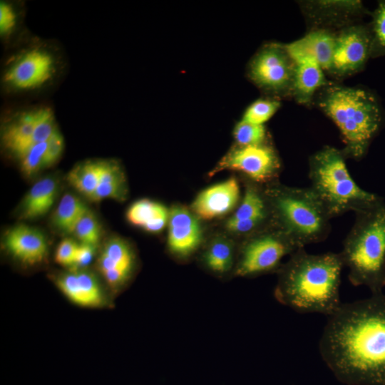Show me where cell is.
<instances>
[{
	"label": "cell",
	"instance_id": "6da1fadb",
	"mask_svg": "<svg viewBox=\"0 0 385 385\" xmlns=\"http://www.w3.org/2000/svg\"><path fill=\"white\" fill-rule=\"evenodd\" d=\"M320 355L346 385H385V295L342 303L324 328Z\"/></svg>",
	"mask_w": 385,
	"mask_h": 385
},
{
	"label": "cell",
	"instance_id": "7a4b0ae2",
	"mask_svg": "<svg viewBox=\"0 0 385 385\" xmlns=\"http://www.w3.org/2000/svg\"><path fill=\"white\" fill-rule=\"evenodd\" d=\"M343 267L339 253L313 255L300 248L279 268L275 297L298 312L329 317L342 304L339 287Z\"/></svg>",
	"mask_w": 385,
	"mask_h": 385
},
{
	"label": "cell",
	"instance_id": "3957f363",
	"mask_svg": "<svg viewBox=\"0 0 385 385\" xmlns=\"http://www.w3.org/2000/svg\"><path fill=\"white\" fill-rule=\"evenodd\" d=\"M317 104L340 131L346 158L362 159L383 124V113L369 91L339 85L322 88Z\"/></svg>",
	"mask_w": 385,
	"mask_h": 385
},
{
	"label": "cell",
	"instance_id": "277c9868",
	"mask_svg": "<svg viewBox=\"0 0 385 385\" xmlns=\"http://www.w3.org/2000/svg\"><path fill=\"white\" fill-rule=\"evenodd\" d=\"M11 47L1 74L5 94L35 96L58 83L65 71L66 59L56 43L25 35Z\"/></svg>",
	"mask_w": 385,
	"mask_h": 385
},
{
	"label": "cell",
	"instance_id": "5b68a950",
	"mask_svg": "<svg viewBox=\"0 0 385 385\" xmlns=\"http://www.w3.org/2000/svg\"><path fill=\"white\" fill-rule=\"evenodd\" d=\"M355 214L339 254L351 284L381 294L385 287V203L382 200Z\"/></svg>",
	"mask_w": 385,
	"mask_h": 385
},
{
	"label": "cell",
	"instance_id": "8992f818",
	"mask_svg": "<svg viewBox=\"0 0 385 385\" xmlns=\"http://www.w3.org/2000/svg\"><path fill=\"white\" fill-rule=\"evenodd\" d=\"M342 150L324 146L309 159V187L331 218L374 206L382 198L361 188L350 175Z\"/></svg>",
	"mask_w": 385,
	"mask_h": 385
},
{
	"label": "cell",
	"instance_id": "52a82bcc",
	"mask_svg": "<svg viewBox=\"0 0 385 385\" xmlns=\"http://www.w3.org/2000/svg\"><path fill=\"white\" fill-rule=\"evenodd\" d=\"M267 192L272 225L299 248L328 236L331 217L310 188L277 185Z\"/></svg>",
	"mask_w": 385,
	"mask_h": 385
},
{
	"label": "cell",
	"instance_id": "ba28073f",
	"mask_svg": "<svg viewBox=\"0 0 385 385\" xmlns=\"http://www.w3.org/2000/svg\"><path fill=\"white\" fill-rule=\"evenodd\" d=\"M299 249L291 239L274 226L272 230L257 234L246 242L236 273L240 276H254L279 270L282 260Z\"/></svg>",
	"mask_w": 385,
	"mask_h": 385
},
{
	"label": "cell",
	"instance_id": "9c48e42d",
	"mask_svg": "<svg viewBox=\"0 0 385 385\" xmlns=\"http://www.w3.org/2000/svg\"><path fill=\"white\" fill-rule=\"evenodd\" d=\"M295 66L285 45L270 43L254 56L249 76L260 88L286 96L292 93Z\"/></svg>",
	"mask_w": 385,
	"mask_h": 385
},
{
	"label": "cell",
	"instance_id": "30bf717a",
	"mask_svg": "<svg viewBox=\"0 0 385 385\" xmlns=\"http://www.w3.org/2000/svg\"><path fill=\"white\" fill-rule=\"evenodd\" d=\"M371 58L369 26L351 24L336 34V42L329 73L346 77L362 70Z\"/></svg>",
	"mask_w": 385,
	"mask_h": 385
},
{
	"label": "cell",
	"instance_id": "8fae6325",
	"mask_svg": "<svg viewBox=\"0 0 385 385\" xmlns=\"http://www.w3.org/2000/svg\"><path fill=\"white\" fill-rule=\"evenodd\" d=\"M279 168L280 162L276 152L264 143L255 145H238L222 159L215 170H237L255 183H265L271 180Z\"/></svg>",
	"mask_w": 385,
	"mask_h": 385
},
{
	"label": "cell",
	"instance_id": "7c38bea8",
	"mask_svg": "<svg viewBox=\"0 0 385 385\" xmlns=\"http://www.w3.org/2000/svg\"><path fill=\"white\" fill-rule=\"evenodd\" d=\"M285 47L295 66L292 96L299 103H309L317 91L328 85L325 71L298 40Z\"/></svg>",
	"mask_w": 385,
	"mask_h": 385
},
{
	"label": "cell",
	"instance_id": "4fadbf2b",
	"mask_svg": "<svg viewBox=\"0 0 385 385\" xmlns=\"http://www.w3.org/2000/svg\"><path fill=\"white\" fill-rule=\"evenodd\" d=\"M42 105L11 111L4 120L1 142L4 148L21 159L33 147L32 137Z\"/></svg>",
	"mask_w": 385,
	"mask_h": 385
},
{
	"label": "cell",
	"instance_id": "5bb4252c",
	"mask_svg": "<svg viewBox=\"0 0 385 385\" xmlns=\"http://www.w3.org/2000/svg\"><path fill=\"white\" fill-rule=\"evenodd\" d=\"M202 241V230L197 217L188 209L175 206L169 211L168 245L176 256L187 257Z\"/></svg>",
	"mask_w": 385,
	"mask_h": 385
},
{
	"label": "cell",
	"instance_id": "9a60e30c",
	"mask_svg": "<svg viewBox=\"0 0 385 385\" xmlns=\"http://www.w3.org/2000/svg\"><path fill=\"white\" fill-rule=\"evenodd\" d=\"M302 10L316 29L350 26L352 20L366 14L361 1H311L302 2Z\"/></svg>",
	"mask_w": 385,
	"mask_h": 385
},
{
	"label": "cell",
	"instance_id": "2e32d148",
	"mask_svg": "<svg viewBox=\"0 0 385 385\" xmlns=\"http://www.w3.org/2000/svg\"><path fill=\"white\" fill-rule=\"evenodd\" d=\"M240 198V186L230 178L202 190L192 204L193 212L203 220H212L229 212Z\"/></svg>",
	"mask_w": 385,
	"mask_h": 385
},
{
	"label": "cell",
	"instance_id": "e0dca14e",
	"mask_svg": "<svg viewBox=\"0 0 385 385\" xmlns=\"http://www.w3.org/2000/svg\"><path fill=\"white\" fill-rule=\"evenodd\" d=\"M271 211L267 196L257 188L248 186L243 199L227 227L239 234H249L258 230L268 220Z\"/></svg>",
	"mask_w": 385,
	"mask_h": 385
},
{
	"label": "cell",
	"instance_id": "ac0fdd59",
	"mask_svg": "<svg viewBox=\"0 0 385 385\" xmlns=\"http://www.w3.org/2000/svg\"><path fill=\"white\" fill-rule=\"evenodd\" d=\"M4 245L14 258L30 265L41 262L48 252L44 235L25 225L10 229L5 236Z\"/></svg>",
	"mask_w": 385,
	"mask_h": 385
},
{
	"label": "cell",
	"instance_id": "d6986e66",
	"mask_svg": "<svg viewBox=\"0 0 385 385\" xmlns=\"http://www.w3.org/2000/svg\"><path fill=\"white\" fill-rule=\"evenodd\" d=\"M57 182L46 177L36 182L26 195L21 205V217L34 219L44 215L51 208L57 192Z\"/></svg>",
	"mask_w": 385,
	"mask_h": 385
},
{
	"label": "cell",
	"instance_id": "ffe728a7",
	"mask_svg": "<svg viewBox=\"0 0 385 385\" xmlns=\"http://www.w3.org/2000/svg\"><path fill=\"white\" fill-rule=\"evenodd\" d=\"M127 217L133 225L141 227L148 232H159L168 221L169 211L158 202L142 199L129 207Z\"/></svg>",
	"mask_w": 385,
	"mask_h": 385
},
{
	"label": "cell",
	"instance_id": "44dd1931",
	"mask_svg": "<svg viewBox=\"0 0 385 385\" xmlns=\"http://www.w3.org/2000/svg\"><path fill=\"white\" fill-rule=\"evenodd\" d=\"M301 45L329 73L332 63L336 34L326 29H314L298 39Z\"/></svg>",
	"mask_w": 385,
	"mask_h": 385
},
{
	"label": "cell",
	"instance_id": "7402d4cb",
	"mask_svg": "<svg viewBox=\"0 0 385 385\" xmlns=\"http://www.w3.org/2000/svg\"><path fill=\"white\" fill-rule=\"evenodd\" d=\"M24 9L20 2L1 1L0 36L2 41L12 46L24 35L20 34Z\"/></svg>",
	"mask_w": 385,
	"mask_h": 385
},
{
	"label": "cell",
	"instance_id": "603a6c76",
	"mask_svg": "<svg viewBox=\"0 0 385 385\" xmlns=\"http://www.w3.org/2000/svg\"><path fill=\"white\" fill-rule=\"evenodd\" d=\"M88 210L79 198L71 194H66L55 211L54 225L61 232L73 233L77 223Z\"/></svg>",
	"mask_w": 385,
	"mask_h": 385
},
{
	"label": "cell",
	"instance_id": "cb8c5ba5",
	"mask_svg": "<svg viewBox=\"0 0 385 385\" xmlns=\"http://www.w3.org/2000/svg\"><path fill=\"white\" fill-rule=\"evenodd\" d=\"M102 161H86L77 165L68 174L69 183L88 199L100 180Z\"/></svg>",
	"mask_w": 385,
	"mask_h": 385
},
{
	"label": "cell",
	"instance_id": "d4e9b609",
	"mask_svg": "<svg viewBox=\"0 0 385 385\" xmlns=\"http://www.w3.org/2000/svg\"><path fill=\"white\" fill-rule=\"evenodd\" d=\"M233 260L232 246L224 240H218L212 242L205 255L207 266L217 273L228 272L232 265Z\"/></svg>",
	"mask_w": 385,
	"mask_h": 385
},
{
	"label": "cell",
	"instance_id": "484cf974",
	"mask_svg": "<svg viewBox=\"0 0 385 385\" xmlns=\"http://www.w3.org/2000/svg\"><path fill=\"white\" fill-rule=\"evenodd\" d=\"M372 20L369 25L371 36V58L385 56V1H379L371 14Z\"/></svg>",
	"mask_w": 385,
	"mask_h": 385
},
{
	"label": "cell",
	"instance_id": "4316f807",
	"mask_svg": "<svg viewBox=\"0 0 385 385\" xmlns=\"http://www.w3.org/2000/svg\"><path fill=\"white\" fill-rule=\"evenodd\" d=\"M280 102L277 99L256 100L243 113L242 120L255 125H264L277 111Z\"/></svg>",
	"mask_w": 385,
	"mask_h": 385
},
{
	"label": "cell",
	"instance_id": "83f0119b",
	"mask_svg": "<svg viewBox=\"0 0 385 385\" xmlns=\"http://www.w3.org/2000/svg\"><path fill=\"white\" fill-rule=\"evenodd\" d=\"M83 299V307H94L103 301L102 291L96 277L90 272H76Z\"/></svg>",
	"mask_w": 385,
	"mask_h": 385
},
{
	"label": "cell",
	"instance_id": "f1b7e54d",
	"mask_svg": "<svg viewBox=\"0 0 385 385\" xmlns=\"http://www.w3.org/2000/svg\"><path fill=\"white\" fill-rule=\"evenodd\" d=\"M234 138L239 146L260 145L265 143V125H255L243 120L238 122L233 130Z\"/></svg>",
	"mask_w": 385,
	"mask_h": 385
},
{
	"label": "cell",
	"instance_id": "f546056e",
	"mask_svg": "<svg viewBox=\"0 0 385 385\" xmlns=\"http://www.w3.org/2000/svg\"><path fill=\"white\" fill-rule=\"evenodd\" d=\"M73 233L82 244L96 247L101 236L100 225L88 210L77 223Z\"/></svg>",
	"mask_w": 385,
	"mask_h": 385
},
{
	"label": "cell",
	"instance_id": "4dcf8cb0",
	"mask_svg": "<svg viewBox=\"0 0 385 385\" xmlns=\"http://www.w3.org/2000/svg\"><path fill=\"white\" fill-rule=\"evenodd\" d=\"M48 140L30 148L20 159L21 169L26 176H31L43 168Z\"/></svg>",
	"mask_w": 385,
	"mask_h": 385
},
{
	"label": "cell",
	"instance_id": "1f68e13d",
	"mask_svg": "<svg viewBox=\"0 0 385 385\" xmlns=\"http://www.w3.org/2000/svg\"><path fill=\"white\" fill-rule=\"evenodd\" d=\"M103 254L117 264L132 268L133 257L127 243L120 238H113L105 245Z\"/></svg>",
	"mask_w": 385,
	"mask_h": 385
},
{
	"label": "cell",
	"instance_id": "d6a6232c",
	"mask_svg": "<svg viewBox=\"0 0 385 385\" xmlns=\"http://www.w3.org/2000/svg\"><path fill=\"white\" fill-rule=\"evenodd\" d=\"M59 289L73 302L83 306V300L79 289L76 272H71L60 276L56 281Z\"/></svg>",
	"mask_w": 385,
	"mask_h": 385
},
{
	"label": "cell",
	"instance_id": "836d02e7",
	"mask_svg": "<svg viewBox=\"0 0 385 385\" xmlns=\"http://www.w3.org/2000/svg\"><path fill=\"white\" fill-rule=\"evenodd\" d=\"M123 181L100 183L89 198L92 201H100L104 198H123L125 190Z\"/></svg>",
	"mask_w": 385,
	"mask_h": 385
},
{
	"label": "cell",
	"instance_id": "e575fe53",
	"mask_svg": "<svg viewBox=\"0 0 385 385\" xmlns=\"http://www.w3.org/2000/svg\"><path fill=\"white\" fill-rule=\"evenodd\" d=\"M63 148V137L57 128L48 140L43 167H49L56 163L61 157Z\"/></svg>",
	"mask_w": 385,
	"mask_h": 385
},
{
	"label": "cell",
	"instance_id": "d590c367",
	"mask_svg": "<svg viewBox=\"0 0 385 385\" xmlns=\"http://www.w3.org/2000/svg\"><path fill=\"white\" fill-rule=\"evenodd\" d=\"M79 245L74 240L66 238L58 245L55 260L57 263L64 266L73 265Z\"/></svg>",
	"mask_w": 385,
	"mask_h": 385
},
{
	"label": "cell",
	"instance_id": "8d00e7d4",
	"mask_svg": "<svg viewBox=\"0 0 385 385\" xmlns=\"http://www.w3.org/2000/svg\"><path fill=\"white\" fill-rule=\"evenodd\" d=\"M131 270L118 268L103 272L106 282L112 287L122 284L128 277Z\"/></svg>",
	"mask_w": 385,
	"mask_h": 385
},
{
	"label": "cell",
	"instance_id": "74e56055",
	"mask_svg": "<svg viewBox=\"0 0 385 385\" xmlns=\"http://www.w3.org/2000/svg\"><path fill=\"white\" fill-rule=\"evenodd\" d=\"M94 249L95 247L89 245H79L74 265L80 267L88 265L93 259Z\"/></svg>",
	"mask_w": 385,
	"mask_h": 385
}]
</instances>
